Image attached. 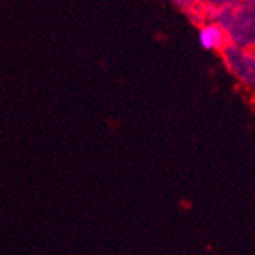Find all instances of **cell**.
<instances>
[{
    "instance_id": "obj_1",
    "label": "cell",
    "mask_w": 255,
    "mask_h": 255,
    "mask_svg": "<svg viewBox=\"0 0 255 255\" xmlns=\"http://www.w3.org/2000/svg\"><path fill=\"white\" fill-rule=\"evenodd\" d=\"M223 40H225V34L219 26L208 25V26H203L199 31V43H200L202 48L206 49V51L219 49L220 46L223 44Z\"/></svg>"
}]
</instances>
